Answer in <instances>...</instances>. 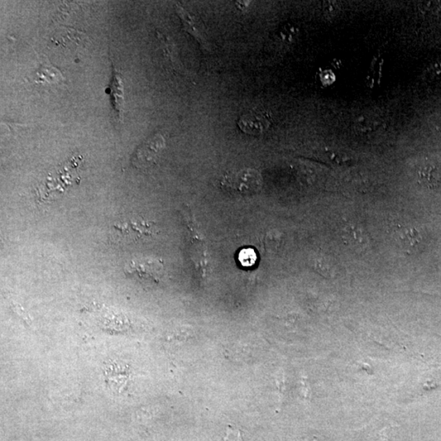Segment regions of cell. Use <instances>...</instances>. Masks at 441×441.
<instances>
[{"mask_svg":"<svg viewBox=\"0 0 441 441\" xmlns=\"http://www.w3.org/2000/svg\"><path fill=\"white\" fill-rule=\"evenodd\" d=\"M418 175L419 184L425 188L435 190L440 184L441 174L438 166L431 164L421 166Z\"/></svg>","mask_w":441,"mask_h":441,"instance_id":"8","label":"cell"},{"mask_svg":"<svg viewBox=\"0 0 441 441\" xmlns=\"http://www.w3.org/2000/svg\"><path fill=\"white\" fill-rule=\"evenodd\" d=\"M176 8L177 12L179 14L186 31L195 36L200 42H203L202 35H201V32L199 31V29L196 27L193 18L191 17V16L189 15V13H186L181 7L177 6Z\"/></svg>","mask_w":441,"mask_h":441,"instance_id":"11","label":"cell"},{"mask_svg":"<svg viewBox=\"0 0 441 441\" xmlns=\"http://www.w3.org/2000/svg\"><path fill=\"white\" fill-rule=\"evenodd\" d=\"M165 148V140L160 133L151 136L137 148L132 163L137 169L145 170L154 165Z\"/></svg>","mask_w":441,"mask_h":441,"instance_id":"3","label":"cell"},{"mask_svg":"<svg viewBox=\"0 0 441 441\" xmlns=\"http://www.w3.org/2000/svg\"><path fill=\"white\" fill-rule=\"evenodd\" d=\"M223 441H243L241 431L234 429L229 426Z\"/></svg>","mask_w":441,"mask_h":441,"instance_id":"13","label":"cell"},{"mask_svg":"<svg viewBox=\"0 0 441 441\" xmlns=\"http://www.w3.org/2000/svg\"><path fill=\"white\" fill-rule=\"evenodd\" d=\"M112 229L114 237L126 243L149 238L157 233L155 223L142 218L124 219L121 222L114 223Z\"/></svg>","mask_w":441,"mask_h":441,"instance_id":"2","label":"cell"},{"mask_svg":"<svg viewBox=\"0 0 441 441\" xmlns=\"http://www.w3.org/2000/svg\"><path fill=\"white\" fill-rule=\"evenodd\" d=\"M224 193L233 195L248 196L260 193L263 179L260 172L243 169L227 172L220 182Z\"/></svg>","mask_w":441,"mask_h":441,"instance_id":"1","label":"cell"},{"mask_svg":"<svg viewBox=\"0 0 441 441\" xmlns=\"http://www.w3.org/2000/svg\"><path fill=\"white\" fill-rule=\"evenodd\" d=\"M394 237L401 251L408 255H413L420 251L423 237L414 227L399 226Z\"/></svg>","mask_w":441,"mask_h":441,"instance_id":"6","label":"cell"},{"mask_svg":"<svg viewBox=\"0 0 441 441\" xmlns=\"http://www.w3.org/2000/svg\"><path fill=\"white\" fill-rule=\"evenodd\" d=\"M440 129H441V128H440Z\"/></svg>","mask_w":441,"mask_h":441,"instance_id":"14","label":"cell"},{"mask_svg":"<svg viewBox=\"0 0 441 441\" xmlns=\"http://www.w3.org/2000/svg\"><path fill=\"white\" fill-rule=\"evenodd\" d=\"M271 124V117L264 112H252L244 114L239 119L238 126L241 130L249 135H260L267 131Z\"/></svg>","mask_w":441,"mask_h":441,"instance_id":"5","label":"cell"},{"mask_svg":"<svg viewBox=\"0 0 441 441\" xmlns=\"http://www.w3.org/2000/svg\"><path fill=\"white\" fill-rule=\"evenodd\" d=\"M109 94L112 96L114 109L116 110L119 119H122L124 87L121 75L114 70H113L112 83L109 86Z\"/></svg>","mask_w":441,"mask_h":441,"instance_id":"9","label":"cell"},{"mask_svg":"<svg viewBox=\"0 0 441 441\" xmlns=\"http://www.w3.org/2000/svg\"><path fill=\"white\" fill-rule=\"evenodd\" d=\"M239 258L243 265L251 267L253 265L256 261V254L252 249H244V251L239 253Z\"/></svg>","mask_w":441,"mask_h":441,"instance_id":"12","label":"cell"},{"mask_svg":"<svg viewBox=\"0 0 441 441\" xmlns=\"http://www.w3.org/2000/svg\"><path fill=\"white\" fill-rule=\"evenodd\" d=\"M36 75L38 83L54 84L61 82L64 79L61 72L52 66L47 61H43Z\"/></svg>","mask_w":441,"mask_h":441,"instance_id":"10","label":"cell"},{"mask_svg":"<svg viewBox=\"0 0 441 441\" xmlns=\"http://www.w3.org/2000/svg\"><path fill=\"white\" fill-rule=\"evenodd\" d=\"M342 237L345 244L356 248H364L368 243L366 230L357 223H347L343 229Z\"/></svg>","mask_w":441,"mask_h":441,"instance_id":"7","label":"cell"},{"mask_svg":"<svg viewBox=\"0 0 441 441\" xmlns=\"http://www.w3.org/2000/svg\"><path fill=\"white\" fill-rule=\"evenodd\" d=\"M128 276H136L141 280L159 283L164 273V264L160 260L142 258L133 260L126 267Z\"/></svg>","mask_w":441,"mask_h":441,"instance_id":"4","label":"cell"}]
</instances>
